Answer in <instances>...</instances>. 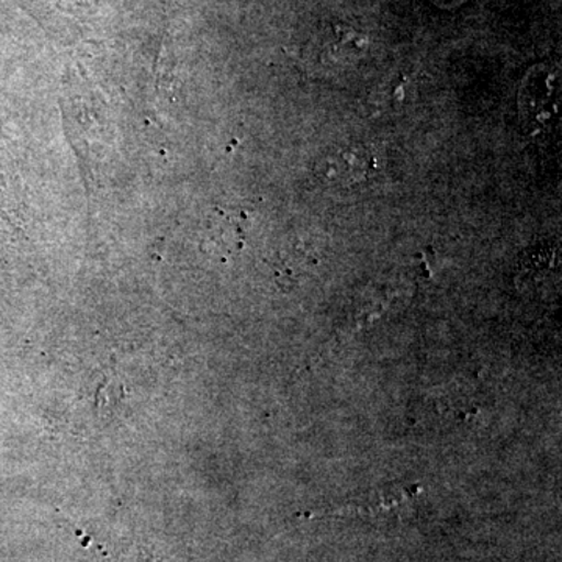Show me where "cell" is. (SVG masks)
<instances>
[{
	"label": "cell",
	"instance_id": "obj_1",
	"mask_svg": "<svg viewBox=\"0 0 562 562\" xmlns=\"http://www.w3.org/2000/svg\"><path fill=\"white\" fill-rule=\"evenodd\" d=\"M375 158L361 146H346L330 151L316 165L321 180L331 184H351L368 179L373 171Z\"/></svg>",
	"mask_w": 562,
	"mask_h": 562
},
{
	"label": "cell",
	"instance_id": "obj_2",
	"mask_svg": "<svg viewBox=\"0 0 562 562\" xmlns=\"http://www.w3.org/2000/svg\"><path fill=\"white\" fill-rule=\"evenodd\" d=\"M435 2H439L441 5H450V3H458L460 0H435Z\"/></svg>",
	"mask_w": 562,
	"mask_h": 562
}]
</instances>
